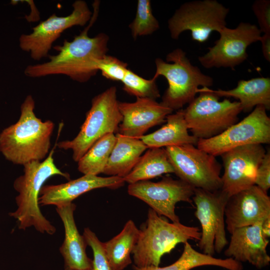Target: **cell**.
Segmentation results:
<instances>
[{
  "label": "cell",
  "instance_id": "cell-1",
  "mask_svg": "<svg viewBox=\"0 0 270 270\" xmlns=\"http://www.w3.org/2000/svg\"><path fill=\"white\" fill-rule=\"evenodd\" d=\"M94 12L88 24L72 40H64L62 45L54 47L56 55L42 64L29 65L24 72L30 78L50 75H65L79 82H88L96 74V60L106 54L108 37L100 33L90 38L88 32L95 22L98 14L99 2L94 3Z\"/></svg>",
  "mask_w": 270,
  "mask_h": 270
},
{
  "label": "cell",
  "instance_id": "cell-2",
  "mask_svg": "<svg viewBox=\"0 0 270 270\" xmlns=\"http://www.w3.org/2000/svg\"><path fill=\"white\" fill-rule=\"evenodd\" d=\"M34 108L32 96H27L21 105L18 120L0 133V152L14 164L24 166L41 161L49 152L54 124L37 118Z\"/></svg>",
  "mask_w": 270,
  "mask_h": 270
},
{
  "label": "cell",
  "instance_id": "cell-3",
  "mask_svg": "<svg viewBox=\"0 0 270 270\" xmlns=\"http://www.w3.org/2000/svg\"><path fill=\"white\" fill-rule=\"evenodd\" d=\"M56 146L43 161L24 164V174L14 182V188L18 192L16 197L17 208L8 215L16 220L20 230L34 226L38 232L50 235L56 232L55 226L42 213L38 203L41 188L50 178L58 175L70 180V174L61 171L54 164Z\"/></svg>",
  "mask_w": 270,
  "mask_h": 270
},
{
  "label": "cell",
  "instance_id": "cell-4",
  "mask_svg": "<svg viewBox=\"0 0 270 270\" xmlns=\"http://www.w3.org/2000/svg\"><path fill=\"white\" fill-rule=\"evenodd\" d=\"M140 236L132 252L134 266L138 268L159 266L162 257L170 253L177 244L198 241L201 232L196 226L170 222L148 209L147 218L140 228Z\"/></svg>",
  "mask_w": 270,
  "mask_h": 270
},
{
  "label": "cell",
  "instance_id": "cell-5",
  "mask_svg": "<svg viewBox=\"0 0 270 270\" xmlns=\"http://www.w3.org/2000/svg\"><path fill=\"white\" fill-rule=\"evenodd\" d=\"M166 62L160 58L155 60L156 71L154 80L160 76L166 78L168 88L160 102L172 110H179L190 103L195 98L198 87L212 86L214 80L194 66L181 48H176L168 53Z\"/></svg>",
  "mask_w": 270,
  "mask_h": 270
},
{
  "label": "cell",
  "instance_id": "cell-6",
  "mask_svg": "<svg viewBox=\"0 0 270 270\" xmlns=\"http://www.w3.org/2000/svg\"><path fill=\"white\" fill-rule=\"evenodd\" d=\"M114 86L95 96L77 136L72 140L58 142L57 146L64 150H72V158L78 162L100 138L118 132L122 120Z\"/></svg>",
  "mask_w": 270,
  "mask_h": 270
},
{
  "label": "cell",
  "instance_id": "cell-7",
  "mask_svg": "<svg viewBox=\"0 0 270 270\" xmlns=\"http://www.w3.org/2000/svg\"><path fill=\"white\" fill-rule=\"evenodd\" d=\"M199 95L183 109L188 128L200 139H208L218 135L237 122L242 111L240 102L228 98L219 101V97L210 88H202Z\"/></svg>",
  "mask_w": 270,
  "mask_h": 270
},
{
  "label": "cell",
  "instance_id": "cell-8",
  "mask_svg": "<svg viewBox=\"0 0 270 270\" xmlns=\"http://www.w3.org/2000/svg\"><path fill=\"white\" fill-rule=\"evenodd\" d=\"M229 10L216 0L186 2L168 20L171 38L177 40L182 32L189 30L192 40L204 42L213 32H218L226 26Z\"/></svg>",
  "mask_w": 270,
  "mask_h": 270
},
{
  "label": "cell",
  "instance_id": "cell-9",
  "mask_svg": "<svg viewBox=\"0 0 270 270\" xmlns=\"http://www.w3.org/2000/svg\"><path fill=\"white\" fill-rule=\"evenodd\" d=\"M174 173L194 188L220 190L222 166L216 156L191 144L165 148Z\"/></svg>",
  "mask_w": 270,
  "mask_h": 270
},
{
  "label": "cell",
  "instance_id": "cell-10",
  "mask_svg": "<svg viewBox=\"0 0 270 270\" xmlns=\"http://www.w3.org/2000/svg\"><path fill=\"white\" fill-rule=\"evenodd\" d=\"M230 196L221 189L209 191L194 188L192 198L195 216L201 225L198 246L202 252L213 256L228 244L225 230L224 209Z\"/></svg>",
  "mask_w": 270,
  "mask_h": 270
},
{
  "label": "cell",
  "instance_id": "cell-11",
  "mask_svg": "<svg viewBox=\"0 0 270 270\" xmlns=\"http://www.w3.org/2000/svg\"><path fill=\"white\" fill-rule=\"evenodd\" d=\"M270 142V118L266 108L258 106L242 120L232 125L218 135L200 139L197 148L214 156L238 146Z\"/></svg>",
  "mask_w": 270,
  "mask_h": 270
},
{
  "label": "cell",
  "instance_id": "cell-12",
  "mask_svg": "<svg viewBox=\"0 0 270 270\" xmlns=\"http://www.w3.org/2000/svg\"><path fill=\"white\" fill-rule=\"evenodd\" d=\"M70 14L64 16L53 14L46 20L32 28L29 34H22L19 38L22 50L30 54L34 60L46 57L53 43L66 30L74 26H84L90 20L92 13L86 2L75 1Z\"/></svg>",
  "mask_w": 270,
  "mask_h": 270
},
{
  "label": "cell",
  "instance_id": "cell-13",
  "mask_svg": "<svg viewBox=\"0 0 270 270\" xmlns=\"http://www.w3.org/2000/svg\"><path fill=\"white\" fill-rule=\"evenodd\" d=\"M218 33L220 38L214 46L198 58L200 63L205 68H234L247 58V48L260 41L262 36L258 26L245 22H241L234 28L225 26Z\"/></svg>",
  "mask_w": 270,
  "mask_h": 270
},
{
  "label": "cell",
  "instance_id": "cell-14",
  "mask_svg": "<svg viewBox=\"0 0 270 270\" xmlns=\"http://www.w3.org/2000/svg\"><path fill=\"white\" fill-rule=\"evenodd\" d=\"M194 188L180 179L164 176L158 182L144 180L129 184L128 192L144 201L158 215L179 222L176 205L180 202L192 204Z\"/></svg>",
  "mask_w": 270,
  "mask_h": 270
},
{
  "label": "cell",
  "instance_id": "cell-15",
  "mask_svg": "<svg viewBox=\"0 0 270 270\" xmlns=\"http://www.w3.org/2000/svg\"><path fill=\"white\" fill-rule=\"evenodd\" d=\"M266 152L262 144H250L222 154L221 190L230 197L254 185L257 168Z\"/></svg>",
  "mask_w": 270,
  "mask_h": 270
},
{
  "label": "cell",
  "instance_id": "cell-16",
  "mask_svg": "<svg viewBox=\"0 0 270 270\" xmlns=\"http://www.w3.org/2000/svg\"><path fill=\"white\" fill-rule=\"evenodd\" d=\"M224 216L230 234L236 228L263 222L270 218V197L254 185L229 198Z\"/></svg>",
  "mask_w": 270,
  "mask_h": 270
},
{
  "label": "cell",
  "instance_id": "cell-17",
  "mask_svg": "<svg viewBox=\"0 0 270 270\" xmlns=\"http://www.w3.org/2000/svg\"><path fill=\"white\" fill-rule=\"evenodd\" d=\"M122 116L118 133L140 139L151 128L166 122L173 110L149 98H136L132 102H118Z\"/></svg>",
  "mask_w": 270,
  "mask_h": 270
},
{
  "label": "cell",
  "instance_id": "cell-18",
  "mask_svg": "<svg viewBox=\"0 0 270 270\" xmlns=\"http://www.w3.org/2000/svg\"><path fill=\"white\" fill-rule=\"evenodd\" d=\"M123 178L92 174L83 176L68 182L56 185L43 186L38 198L39 204L56 206L70 204L82 194L99 188L116 189L124 186Z\"/></svg>",
  "mask_w": 270,
  "mask_h": 270
},
{
  "label": "cell",
  "instance_id": "cell-19",
  "mask_svg": "<svg viewBox=\"0 0 270 270\" xmlns=\"http://www.w3.org/2000/svg\"><path fill=\"white\" fill-rule=\"evenodd\" d=\"M262 223L236 229L231 234L224 255L241 263L248 262L258 269L268 266L270 256L266 247L269 240L262 234Z\"/></svg>",
  "mask_w": 270,
  "mask_h": 270
},
{
  "label": "cell",
  "instance_id": "cell-20",
  "mask_svg": "<svg viewBox=\"0 0 270 270\" xmlns=\"http://www.w3.org/2000/svg\"><path fill=\"white\" fill-rule=\"evenodd\" d=\"M76 206L74 203L56 206V211L62 222L64 229V239L60 248L64 260V270H92V260L86 253L88 246L84 236L76 227L74 212Z\"/></svg>",
  "mask_w": 270,
  "mask_h": 270
},
{
  "label": "cell",
  "instance_id": "cell-21",
  "mask_svg": "<svg viewBox=\"0 0 270 270\" xmlns=\"http://www.w3.org/2000/svg\"><path fill=\"white\" fill-rule=\"evenodd\" d=\"M116 142L103 174L124 178L136 165L142 154L148 148L140 139L117 133Z\"/></svg>",
  "mask_w": 270,
  "mask_h": 270
},
{
  "label": "cell",
  "instance_id": "cell-22",
  "mask_svg": "<svg viewBox=\"0 0 270 270\" xmlns=\"http://www.w3.org/2000/svg\"><path fill=\"white\" fill-rule=\"evenodd\" d=\"M166 122V123L160 129L140 138L148 148L196 145L198 140L188 133L182 108L168 115Z\"/></svg>",
  "mask_w": 270,
  "mask_h": 270
},
{
  "label": "cell",
  "instance_id": "cell-23",
  "mask_svg": "<svg viewBox=\"0 0 270 270\" xmlns=\"http://www.w3.org/2000/svg\"><path fill=\"white\" fill-rule=\"evenodd\" d=\"M210 91L219 98H234L239 101L242 111L248 112L258 106L270 108V78L258 77L240 80L237 86L229 90Z\"/></svg>",
  "mask_w": 270,
  "mask_h": 270
},
{
  "label": "cell",
  "instance_id": "cell-24",
  "mask_svg": "<svg viewBox=\"0 0 270 270\" xmlns=\"http://www.w3.org/2000/svg\"><path fill=\"white\" fill-rule=\"evenodd\" d=\"M140 230L132 220H128L116 236L103 242L113 270H124L132 264L130 255L138 241Z\"/></svg>",
  "mask_w": 270,
  "mask_h": 270
},
{
  "label": "cell",
  "instance_id": "cell-25",
  "mask_svg": "<svg viewBox=\"0 0 270 270\" xmlns=\"http://www.w3.org/2000/svg\"><path fill=\"white\" fill-rule=\"evenodd\" d=\"M204 266H217L228 270L244 269L241 262L232 258H218L199 252L194 249L188 242L184 244V250L180 257L170 265L163 267L150 266L144 268H138L134 265L133 268L134 270H190Z\"/></svg>",
  "mask_w": 270,
  "mask_h": 270
},
{
  "label": "cell",
  "instance_id": "cell-26",
  "mask_svg": "<svg viewBox=\"0 0 270 270\" xmlns=\"http://www.w3.org/2000/svg\"><path fill=\"white\" fill-rule=\"evenodd\" d=\"M141 156L131 172L123 178L129 184L174 173L166 150L164 148H152Z\"/></svg>",
  "mask_w": 270,
  "mask_h": 270
},
{
  "label": "cell",
  "instance_id": "cell-27",
  "mask_svg": "<svg viewBox=\"0 0 270 270\" xmlns=\"http://www.w3.org/2000/svg\"><path fill=\"white\" fill-rule=\"evenodd\" d=\"M116 139L114 134L110 133L97 140L78 162V171L84 175L102 173Z\"/></svg>",
  "mask_w": 270,
  "mask_h": 270
},
{
  "label": "cell",
  "instance_id": "cell-28",
  "mask_svg": "<svg viewBox=\"0 0 270 270\" xmlns=\"http://www.w3.org/2000/svg\"><path fill=\"white\" fill-rule=\"evenodd\" d=\"M121 82L124 91L136 98H149L156 100L160 97L156 80L152 78L145 79L128 69Z\"/></svg>",
  "mask_w": 270,
  "mask_h": 270
},
{
  "label": "cell",
  "instance_id": "cell-29",
  "mask_svg": "<svg viewBox=\"0 0 270 270\" xmlns=\"http://www.w3.org/2000/svg\"><path fill=\"white\" fill-rule=\"evenodd\" d=\"M129 28L134 39L151 34L159 28V22L152 14L150 0L138 1L136 16Z\"/></svg>",
  "mask_w": 270,
  "mask_h": 270
},
{
  "label": "cell",
  "instance_id": "cell-30",
  "mask_svg": "<svg viewBox=\"0 0 270 270\" xmlns=\"http://www.w3.org/2000/svg\"><path fill=\"white\" fill-rule=\"evenodd\" d=\"M83 236L87 245L92 249L94 258L92 270H113L106 254L103 242L88 228L84 229Z\"/></svg>",
  "mask_w": 270,
  "mask_h": 270
},
{
  "label": "cell",
  "instance_id": "cell-31",
  "mask_svg": "<svg viewBox=\"0 0 270 270\" xmlns=\"http://www.w3.org/2000/svg\"><path fill=\"white\" fill-rule=\"evenodd\" d=\"M128 64L116 57L105 55L96 60V68L107 79L122 81L128 69Z\"/></svg>",
  "mask_w": 270,
  "mask_h": 270
},
{
  "label": "cell",
  "instance_id": "cell-32",
  "mask_svg": "<svg viewBox=\"0 0 270 270\" xmlns=\"http://www.w3.org/2000/svg\"><path fill=\"white\" fill-rule=\"evenodd\" d=\"M252 10L259 25V29L264 34L270 33V0H256L252 4Z\"/></svg>",
  "mask_w": 270,
  "mask_h": 270
},
{
  "label": "cell",
  "instance_id": "cell-33",
  "mask_svg": "<svg viewBox=\"0 0 270 270\" xmlns=\"http://www.w3.org/2000/svg\"><path fill=\"white\" fill-rule=\"evenodd\" d=\"M254 185L266 192H268L270 188V150L266 152L257 168Z\"/></svg>",
  "mask_w": 270,
  "mask_h": 270
},
{
  "label": "cell",
  "instance_id": "cell-34",
  "mask_svg": "<svg viewBox=\"0 0 270 270\" xmlns=\"http://www.w3.org/2000/svg\"><path fill=\"white\" fill-rule=\"evenodd\" d=\"M260 41L262 42V52L264 58L270 62V33L264 34Z\"/></svg>",
  "mask_w": 270,
  "mask_h": 270
},
{
  "label": "cell",
  "instance_id": "cell-35",
  "mask_svg": "<svg viewBox=\"0 0 270 270\" xmlns=\"http://www.w3.org/2000/svg\"><path fill=\"white\" fill-rule=\"evenodd\" d=\"M262 230L264 236L268 238L270 236V218L266 220L262 223Z\"/></svg>",
  "mask_w": 270,
  "mask_h": 270
}]
</instances>
